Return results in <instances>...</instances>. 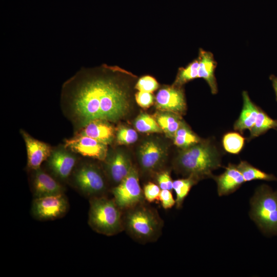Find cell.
Masks as SVG:
<instances>
[{
  "label": "cell",
  "mask_w": 277,
  "mask_h": 277,
  "mask_svg": "<svg viewBox=\"0 0 277 277\" xmlns=\"http://www.w3.org/2000/svg\"><path fill=\"white\" fill-rule=\"evenodd\" d=\"M121 71L107 65L83 68L63 84L61 109L75 132L93 120L116 122L127 114L129 94L120 77Z\"/></svg>",
  "instance_id": "1"
},
{
  "label": "cell",
  "mask_w": 277,
  "mask_h": 277,
  "mask_svg": "<svg viewBox=\"0 0 277 277\" xmlns=\"http://www.w3.org/2000/svg\"><path fill=\"white\" fill-rule=\"evenodd\" d=\"M222 153L214 141L210 139L182 149L175 161L181 173L197 181L212 177V172L222 166Z\"/></svg>",
  "instance_id": "2"
},
{
  "label": "cell",
  "mask_w": 277,
  "mask_h": 277,
  "mask_svg": "<svg viewBox=\"0 0 277 277\" xmlns=\"http://www.w3.org/2000/svg\"><path fill=\"white\" fill-rule=\"evenodd\" d=\"M143 202L126 210L123 223L124 229L130 236L147 243L159 238L163 224L157 212Z\"/></svg>",
  "instance_id": "3"
},
{
  "label": "cell",
  "mask_w": 277,
  "mask_h": 277,
  "mask_svg": "<svg viewBox=\"0 0 277 277\" xmlns=\"http://www.w3.org/2000/svg\"><path fill=\"white\" fill-rule=\"evenodd\" d=\"M122 210L114 200L105 195L89 199L88 223L95 232L107 236L124 229Z\"/></svg>",
  "instance_id": "4"
},
{
  "label": "cell",
  "mask_w": 277,
  "mask_h": 277,
  "mask_svg": "<svg viewBox=\"0 0 277 277\" xmlns=\"http://www.w3.org/2000/svg\"><path fill=\"white\" fill-rule=\"evenodd\" d=\"M250 216L267 235H277V190L263 184L255 190L250 201Z\"/></svg>",
  "instance_id": "5"
},
{
  "label": "cell",
  "mask_w": 277,
  "mask_h": 277,
  "mask_svg": "<svg viewBox=\"0 0 277 277\" xmlns=\"http://www.w3.org/2000/svg\"><path fill=\"white\" fill-rule=\"evenodd\" d=\"M68 180L78 192L89 199L105 195L108 189L103 172L91 163L78 162Z\"/></svg>",
  "instance_id": "6"
},
{
  "label": "cell",
  "mask_w": 277,
  "mask_h": 277,
  "mask_svg": "<svg viewBox=\"0 0 277 277\" xmlns=\"http://www.w3.org/2000/svg\"><path fill=\"white\" fill-rule=\"evenodd\" d=\"M113 200L122 210H127L143 202V191L140 183L138 171L133 166L129 174L112 189Z\"/></svg>",
  "instance_id": "7"
},
{
  "label": "cell",
  "mask_w": 277,
  "mask_h": 277,
  "mask_svg": "<svg viewBox=\"0 0 277 277\" xmlns=\"http://www.w3.org/2000/svg\"><path fill=\"white\" fill-rule=\"evenodd\" d=\"M69 204L64 193L34 198L31 207L32 216L40 221L57 220L68 211Z\"/></svg>",
  "instance_id": "8"
},
{
  "label": "cell",
  "mask_w": 277,
  "mask_h": 277,
  "mask_svg": "<svg viewBox=\"0 0 277 277\" xmlns=\"http://www.w3.org/2000/svg\"><path fill=\"white\" fill-rule=\"evenodd\" d=\"M77 154L64 145L53 148L46 161L51 174L58 181H68L78 163Z\"/></svg>",
  "instance_id": "9"
},
{
  "label": "cell",
  "mask_w": 277,
  "mask_h": 277,
  "mask_svg": "<svg viewBox=\"0 0 277 277\" xmlns=\"http://www.w3.org/2000/svg\"><path fill=\"white\" fill-rule=\"evenodd\" d=\"M64 145L73 152L83 156L103 162L108 153V145L87 136L75 134L65 141Z\"/></svg>",
  "instance_id": "10"
},
{
  "label": "cell",
  "mask_w": 277,
  "mask_h": 277,
  "mask_svg": "<svg viewBox=\"0 0 277 277\" xmlns=\"http://www.w3.org/2000/svg\"><path fill=\"white\" fill-rule=\"evenodd\" d=\"M155 105L161 111L183 114L186 110V103L183 89L173 85L162 88L156 95Z\"/></svg>",
  "instance_id": "11"
},
{
  "label": "cell",
  "mask_w": 277,
  "mask_h": 277,
  "mask_svg": "<svg viewBox=\"0 0 277 277\" xmlns=\"http://www.w3.org/2000/svg\"><path fill=\"white\" fill-rule=\"evenodd\" d=\"M166 152L164 146L153 140L145 141L138 149V161L143 170L151 172L158 169L163 164Z\"/></svg>",
  "instance_id": "12"
},
{
  "label": "cell",
  "mask_w": 277,
  "mask_h": 277,
  "mask_svg": "<svg viewBox=\"0 0 277 277\" xmlns=\"http://www.w3.org/2000/svg\"><path fill=\"white\" fill-rule=\"evenodd\" d=\"M30 171L31 188L34 198L64 193L65 188L59 181L41 167Z\"/></svg>",
  "instance_id": "13"
},
{
  "label": "cell",
  "mask_w": 277,
  "mask_h": 277,
  "mask_svg": "<svg viewBox=\"0 0 277 277\" xmlns=\"http://www.w3.org/2000/svg\"><path fill=\"white\" fill-rule=\"evenodd\" d=\"M20 133L24 141L27 155V168L29 170L41 167L42 163L50 156L52 147L48 143L34 138L24 129Z\"/></svg>",
  "instance_id": "14"
},
{
  "label": "cell",
  "mask_w": 277,
  "mask_h": 277,
  "mask_svg": "<svg viewBox=\"0 0 277 277\" xmlns=\"http://www.w3.org/2000/svg\"><path fill=\"white\" fill-rule=\"evenodd\" d=\"M103 162L106 174L115 186L129 174L133 167L129 157L120 150H115L110 153L108 152Z\"/></svg>",
  "instance_id": "15"
},
{
  "label": "cell",
  "mask_w": 277,
  "mask_h": 277,
  "mask_svg": "<svg viewBox=\"0 0 277 277\" xmlns=\"http://www.w3.org/2000/svg\"><path fill=\"white\" fill-rule=\"evenodd\" d=\"M212 179L216 182L217 193L220 196L233 193L245 182L237 165L231 163L228 164L223 173L213 175Z\"/></svg>",
  "instance_id": "16"
},
{
  "label": "cell",
  "mask_w": 277,
  "mask_h": 277,
  "mask_svg": "<svg viewBox=\"0 0 277 277\" xmlns=\"http://www.w3.org/2000/svg\"><path fill=\"white\" fill-rule=\"evenodd\" d=\"M75 134L85 135L107 145L112 143L115 136V130L110 122L97 119L88 123Z\"/></svg>",
  "instance_id": "17"
},
{
  "label": "cell",
  "mask_w": 277,
  "mask_h": 277,
  "mask_svg": "<svg viewBox=\"0 0 277 277\" xmlns=\"http://www.w3.org/2000/svg\"><path fill=\"white\" fill-rule=\"evenodd\" d=\"M197 58L199 61L198 77L203 78L206 81L212 94H216L218 88L214 71L217 63L213 54L209 51L200 49Z\"/></svg>",
  "instance_id": "18"
},
{
  "label": "cell",
  "mask_w": 277,
  "mask_h": 277,
  "mask_svg": "<svg viewBox=\"0 0 277 277\" xmlns=\"http://www.w3.org/2000/svg\"><path fill=\"white\" fill-rule=\"evenodd\" d=\"M243 107L240 115L233 125L235 130L243 133L245 130L253 126L260 108L251 100L247 91L242 93Z\"/></svg>",
  "instance_id": "19"
},
{
  "label": "cell",
  "mask_w": 277,
  "mask_h": 277,
  "mask_svg": "<svg viewBox=\"0 0 277 277\" xmlns=\"http://www.w3.org/2000/svg\"><path fill=\"white\" fill-rule=\"evenodd\" d=\"M155 120L166 136L173 138L182 121L180 115L166 111L158 113Z\"/></svg>",
  "instance_id": "20"
},
{
  "label": "cell",
  "mask_w": 277,
  "mask_h": 277,
  "mask_svg": "<svg viewBox=\"0 0 277 277\" xmlns=\"http://www.w3.org/2000/svg\"><path fill=\"white\" fill-rule=\"evenodd\" d=\"M271 129H277V120L270 117L264 111L260 109L255 122L250 129V135L247 138L251 139L259 136Z\"/></svg>",
  "instance_id": "21"
},
{
  "label": "cell",
  "mask_w": 277,
  "mask_h": 277,
  "mask_svg": "<svg viewBox=\"0 0 277 277\" xmlns=\"http://www.w3.org/2000/svg\"><path fill=\"white\" fill-rule=\"evenodd\" d=\"M237 168L242 174L245 182L255 180L277 181V177L253 166L246 161H241Z\"/></svg>",
  "instance_id": "22"
},
{
  "label": "cell",
  "mask_w": 277,
  "mask_h": 277,
  "mask_svg": "<svg viewBox=\"0 0 277 277\" xmlns=\"http://www.w3.org/2000/svg\"><path fill=\"white\" fill-rule=\"evenodd\" d=\"M173 140L174 144L182 149L188 148L201 141L183 121Z\"/></svg>",
  "instance_id": "23"
},
{
  "label": "cell",
  "mask_w": 277,
  "mask_h": 277,
  "mask_svg": "<svg viewBox=\"0 0 277 277\" xmlns=\"http://www.w3.org/2000/svg\"><path fill=\"white\" fill-rule=\"evenodd\" d=\"M197 182L196 180L191 176L173 181V189L176 193L175 205L177 209L182 207L185 198Z\"/></svg>",
  "instance_id": "24"
},
{
  "label": "cell",
  "mask_w": 277,
  "mask_h": 277,
  "mask_svg": "<svg viewBox=\"0 0 277 277\" xmlns=\"http://www.w3.org/2000/svg\"><path fill=\"white\" fill-rule=\"evenodd\" d=\"M135 129L142 133H161L162 129L153 117L145 113H142L135 119Z\"/></svg>",
  "instance_id": "25"
},
{
  "label": "cell",
  "mask_w": 277,
  "mask_h": 277,
  "mask_svg": "<svg viewBox=\"0 0 277 277\" xmlns=\"http://www.w3.org/2000/svg\"><path fill=\"white\" fill-rule=\"evenodd\" d=\"M199 61L198 58L193 60L185 68H180L173 85L181 87L185 83L198 78Z\"/></svg>",
  "instance_id": "26"
},
{
  "label": "cell",
  "mask_w": 277,
  "mask_h": 277,
  "mask_svg": "<svg viewBox=\"0 0 277 277\" xmlns=\"http://www.w3.org/2000/svg\"><path fill=\"white\" fill-rule=\"evenodd\" d=\"M245 138L235 132L226 133L222 140V144L226 151L231 154H238L243 148Z\"/></svg>",
  "instance_id": "27"
},
{
  "label": "cell",
  "mask_w": 277,
  "mask_h": 277,
  "mask_svg": "<svg viewBox=\"0 0 277 277\" xmlns=\"http://www.w3.org/2000/svg\"><path fill=\"white\" fill-rule=\"evenodd\" d=\"M115 134L116 142L120 145L131 144L138 138L137 133L135 130L124 126L120 127Z\"/></svg>",
  "instance_id": "28"
},
{
  "label": "cell",
  "mask_w": 277,
  "mask_h": 277,
  "mask_svg": "<svg viewBox=\"0 0 277 277\" xmlns=\"http://www.w3.org/2000/svg\"><path fill=\"white\" fill-rule=\"evenodd\" d=\"M135 87L138 91L152 93L158 88L159 83L153 77L145 75L138 80Z\"/></svg>",
  "instance_id": "29"
},
{
  "label": "cell",
  "mask_w": 277,
  "mask_h": 277,
  "mask_svg": "<svg viewBox=\"0 0 277 277\" xmlns=\"http://www.w3.org/2000/svg\"><path fill=\"white\" fill-rule=\"evenodd\" d=\"M161 190L159 185L152 182H149L144 187L143 191L144 199L149 203L159 201Z\"/></svg>",
  "instance_id": "30"
},
{
  "label": "cell",
  "mask_w": 277,
  "mask_h": 277,
  "mask_svg": "<svg viewBox=\"0 0 277 277\" xmlns=\"http://www.w3.org/2000/svg\"><path fill=\"white\" fill-rule=\"evenodd\" d=\"M137 104L142 108L150 107L154 102V97L151 93L138 91L135 95Z\"/></svg>",
  "instance_id": "31"
},
{
  "label": "cell",
  "mask_w": 277,
  "mask_h": 277,
  "mask_svg": "<svg viewBox=\"0 0 277 277\" xmlns=\"http://www.w3.org/2000/svg\"><path fill=\"white\" fill-rule=\"evenodd\" d=\"M156 181L161 189H173V181L168 171H164L157 174Z\"/></svg>",
  "instance_id": "32"
},
{
  "label": "cell",
  "mask_w": 277,
  "mask_h": 277,
  "mask_svg": "<svg viewBox=\"0 0 277 277\" xmlns=\"http://www.w3.org/2000/svg\"><path fill=\"white\" fill-rule=\"evenodd\" d=\"M159 201L164 209H170L175 204V200L174 199L171 191L169 190L161 189Z\"/></svg>",
  "instance_id": "33"
},
{
  "label": "cell",
  "mask_w": 277,
  "mask_h": 277,
  "mask_svg": "<svg viewBox=\"0 0 277 277\" xmlns=\"http://www.w3.org/2000/svg\"><path fill=\"white\" fill-rule=\"evenodd\" d=\"M269 78L272 82V85L275 94L276 99L277 101V76L271 75L269 76Z\"/></svg>",
  "instance_id": "34"
},
{
  "label": "cell",
  "mask_w": 277,
  "mask_h": 277,
  "mask_svg": "<svg viewBox=\"0 0 277 277\" xmlns=\"http://www.w3.org/2000/svg\"><path fill=\"white\" fill-rule=\"evenodd\" d=\"M276 130H277V129H276Z\"/></svg>",
  "instance_id": "35"
}]
</instances>
